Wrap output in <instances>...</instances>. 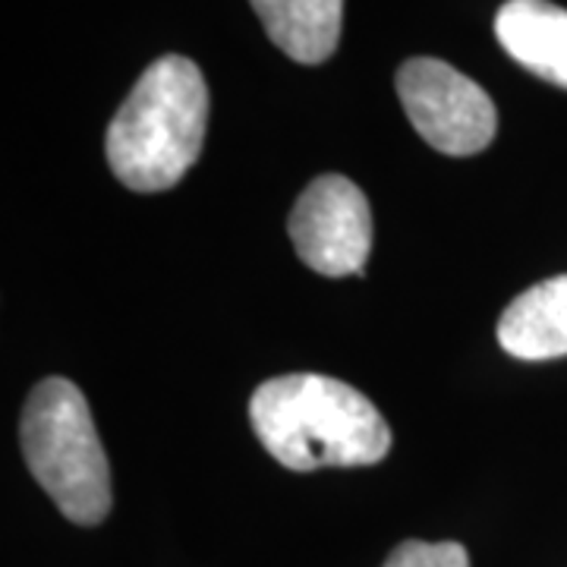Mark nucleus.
<instances>
[{"label":"nucleus","instance_id":"obj_1","mask_svg":"<svg viewBox=\"0 0 567 567\" xmlns=\"http://www.w3.org/2000/svg\"><path fill=\"white\" fill-rule=\"evenodd\" d=\"M249 423L262 447L287 470L372 466L391 451V425L347 382L293 372L256 388Z\"/></svg>","mask_w":567,"mask_h":567},{"label":"nucleus","instance_id":"obj_2","mask_svg":"<svg viewBox=\"0 0 567 567\" xmlns=\"http://www.w3.org/2000/svg\"><path fill=\"white\" fill-rule=\"evenodd\" d=\"M208 85L189 58L167 54L142 73L107 126V164L136 193H162L199 162Z\"/></svg>","mask_w":567,"mask_h":567},{"label":"nucleus","instance_id":"obj_3","mask_svg":"<svg viewBox=\"0 0 567 567\" xmlns=\"http://www.w3.org/2000/svg\"><path fill=\"white\" fill-rule=\"evenodd\" d=\"M20 442L29 473L66 520L102 524L111 511V466L89 401L70 379L51 375L22 406Z\"/></svg>","mask_w":567,"mask_h":567},{"label":"nucleus","instance_id":"obj_4","mask_svg":"<svg viewBox=\"0 0 567 567\" xmlns=\"http://www.w3.org/2000/svg\"><path fill=\"white\" fill-rule=\"evenodd\" d=\"M398 99L413 130L451 158L480 155L498 133L488 92L439 58H413L398 70Z\"/></svg>","mask_w":567,"mask_h":567},{"label":"nucleus","instance_id":"obj_5","mask_svg":"<svg viewBox=\"0 0 567 567\" xmlns=\"http://www.w3.org/2000/svg\"><path fill=\"white\" fill-rule=\"evenodd\" d=\"M297 256L324 278L363 275L372 249V212L365 193L341 174H322L306 186L290 212Z\"/></svg>","mask_w":567,"mask_h":567},{"label":"nucleus","instance_id":"obj_6","mask_svg":"<svg viewBox=\"0 0 567 567\" xmlns=\"http://www.w3.org/2000/svg\"><path fill=\"white\" fill-rule=\"evenodd\" d=\"M495 39L539 80L567 89V10L551 0H507L495 17Z\"/></svg>","mask_w":567,"mask_h":567},{"label":"nucleus","instance_id":"obj_7","mask_svg":"<svg viewBox=\"0 0 567 567\" xmlns=\"http://www.w3.org/2000/svg\"><path fill=\"white\" fill-rule=\"evenodd\" d=\"M498 344L517 360L567 357V275L533 284L498 319Z\"/></svg>","mask_w":567,"mask_h":567},{"label":"nucleus","instance_id":"obj_8","mask_svg":"<svg viewBox=\"0 0 567 567\" xmlns=\"http://www.w3.org/2000/svg\"><path fill=\"white\" fill-rule=\"evenodd\" d=\"M268 39L290 61L322 63L341 41L344 0H249Z\"/></svg>","mask_w":567,"mask_h":567},{"label":"nucleus","instance_id":"obj_9","mask_svg":"<svg viewBox=\"0 0 567 567\" xmlns=\"http://www.w3.org/2000/svg\"><path fill=\"white\" fill-rule=\"evenodd\" d=\"M382 567H470V555L461 543H420L406 539L388 555Z\"/></svg>","mask_w":567,"mask_h":567}]
</instances>
